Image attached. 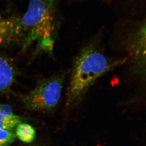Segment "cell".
<instances>
[{"label":"cell","mask_w":146,"mask_h":146,"mask_svg":"<svg viewBox=\"0 0 146 146\" xmlns=\"http://www.w3.org/2000/svg\"><path fill=\"white\" fill-rule=\"evenodd\" d=\"M114 66V63L92 45L83 48L73 62L66 91V108L80 104L96 81Z\"/></svg>","instance_id":"obj_1"},{"label":"cell","mask_w":146,"mask_h":146,"mask_svg":"<svg viewBox=\"0 0 146 146\" xmlns=\"http://www.w3.org/2000/svg\"><path fill=\"white\" fill-rule=\"evenodd\" d=\"M54 7V0H29L21 19L23 49L36 41L39 49L52 50L56 33Z\"/></svg>","instance_id":"obj_2"},{"label":"cell","mask_w":146,"mask_h":146,"mask_svg":"<svg viewBox=\"0 0 146 146\" xmlns=\"http://www.w3.org/2000/svg\"><path fill=\"white\" fill-rule=\"evenodd\" d=\"M65 73L56 74L43 79L29 93L20 95L24 107L31 111L50 113L60 100Z\"/></svg>","instance_id":"obj_3"},{"label":"cell","mask_w":146,"mask_h":146,"mask_svg":"<svg viewBox=\"0 0 146 146\" xmlns=\"http://www.w3.org/2000/svg\"><path fill=\"white\" fill-rule=\"evenodd\" d=\"M22 42L21 19L5 17L0 15V46L15 44L21 46Z\"/></svg>","instance_id":"obj_4"},{"label":"cell","mask_w":146,"mask_h":146,"mask_svg":"<svg viewBox=\"0 0 146 146\" xmlns=\"http://www.w3.org/2000/svg\"><path fill=\"white\" fill-rule=\"evenodd\" d=\"M130 52L134 65L146 79V21L133 36Z\"/></svg>","instance_id":"obj_5"},{"label":"cell","mask_w":146,"mask_h":146,"mask_svg":"<svg viewBox=\"0 0 146 146\" xmlns=\"http://www.w3.org/2000/svg\"><path fill=\"white\" fill-rule=\"evenodd\" d=\"M16 74L13 62L7 57L0 55V93L10 90Z\"/></svg>","instance_id":"obj_6"},{"label":"cell","mask_w":146,"mask_h":146,"mask_svg":"<svg viewBox=\"0 0 146 146\" xmlns=\"http://www.w3.org/2000/svg\"><path fill=\"white\" fill-rule=\"evenodd\" d=\"M21 122H23V119L14 113L11 106L0 104L1 129L13 131Z\"/></svg>","instance_id":"obj_7"},{"label":"cell","mask_w":146,"mask_h":146,"mask_svg":"<svg viewBox=\"0 0 146 146\" xmlns=\"http://www.w3.org/2000/svg\"><path fill=\"white\" fill-rule=\"evenodd\" d=\"M15 133L16 138L26 143L33 142L36 137V132L34 127L23 122H21L16 127Z\"/></svg>","instance_id":"obj_8"},{"label":"cell","mask_w":146,"mask_h":146,"mask_svg":"<svg viewBox=\"0 0 146 146\" xmlns=\"http://www.w3.org/2000/svg\"><path fill=\"white\" fill-rule=\"evenodd\" d=\"M16 136L13 131L0 128V146H8L14 142Z\"/></svg>","instance_id":"obj_9"}]
</instances>
